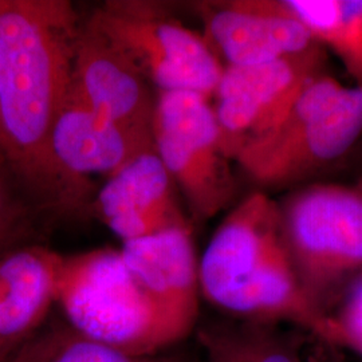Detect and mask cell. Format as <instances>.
<instances>
[{"label": "cell", "instance_id": "1", "mask_svg": "<svg viewBox=\"0 0 362 362\" xmlns=\"http://www.w3.org/2000/svg\"><path fill=\"white\" fill-rule=\"evenodd\" d=\"M82 21L69 0H0V148L52 221L83 218L93 202L57 167L50 144Z\"/></svg>", "mask_w": 362, "mask_h": 362}, {"label": "cell", "instance_id": "16", "mask_svg": "<svg viewBox=\"0 0 362 362\" xmlns=\"http://www.w3.org/2000/svg\"><path fill=\"white\" fill-rule=\"evenodd\" d=\"M50 223L0 148V257L19 247L42 243Z\"/></svg>", "mask_w": 362, "mask_h": 362}, {"label": "cell", "instance_id": "18", "mask_svg": "<svg viewBox=\"0 0 362 362\" xmlns=\"http://www.w3.org/2000/svg\"><path fill=\"white\" fill-rule=\"evenodd\" d=\"M247 362H306L303 344L311 337L282 324L236 321Z\"/></svg>", "mask_w": 362, "mask_h": 362}, {"label": "cell", "instance_id": "17", "mask_svg": "<svg viewBox=\"0 0 362 362\" xmlns=\"http://www.w3.org/2000/svg\"><path fill=\"white\" fill-rule=\"evenodd\" d=\"M33 362L189 361L179 354L130 356L79 336L65 324L39 333L37 336V351Z\"/></svg>", "mask_w": 362, "mask_h": 362}, {"label": "cell", "instance_id": "7", "mask_svg": "<svg viewBox=\"0 0 362 362\" xmlns=\"http://www.w3.org/2000/svg\"><path fill=\"white\" fill-rule=\"evenodd\" d=\"M153 141L189 214L207 221L236 194L230 157L209 98L194 91H161L156 98Z\"/></svg>", "mask_w": 362, "mask_h": 362}, {"label": "cell", "instance_id": "19", "mask_svg": "<svg viewBox=\"0 0 362 362\" xmlns=\"http://www.w3.org/2000/svg\"><path fill=\"white\" fill-rule=\"evenodd\" d=\"M336 346L351 350L362 358V276L350 286L330 315Z\"/></svg>", "mask_w": 362, "mask_h": 362}, {"label": "cell", "instance_id": "6", "mask_svg": "<svg viewBox=\"0 0 362 362\" xmlns=\"http://www.w3.org/2000/svg\"><path fill=\"white\" fill-rule=\"evenodd\" d=\"M161 91H194L207 98L224 66L211 45L151 1H106L88 16Z\"/></svg>", "mask_w": 362, "mask_h": 362}, {"label": "cell", "instance_id": "15", "mask_svg": "<svg viewBox=\"0 0 362 362\" xmlns=\"http://www.w3.org/2000/svg\"><path fill=\"white\" fill-rule=\"evenodd\" d=\"M272 6L306 27L318 45L332 49L362 86V0H287Z\"/></svg>", "mask_w": 362, "mask_h": 362}, {"label": "cell", "instance_id": "20", "mask_svg": "<svg viewBox=\"0 0 362 362\" xmlns=\"http://www.w3.org/2000/svg\"><path fill=\"white\" fill-rule=\"evenodd\" d=\"M197 339L204 349V362H247L236 321L203 326Z\"/></svg>", "mask_w": 362, "mask_h": 362}, {"label": "cell", "instance_id": "5", "mask_svg": "<svg viewBox=\"0 0 362 362\" xmlns=\"http://www.w3.org/2000/svg\"><path fill=\"white\" fill-rule=\"evenodd\" d=\"M361 134L362 86L346 88L321 73L281 124L236 163L260 184H288L334 163Z\"/></svg>", "mask_w": 362, "mask_h": 362}, {"label": "cell", "instance_id": "3", "mask_svg": "<svg viewBox=\"0 0 362 362\" xmlns=\"http://www.w3.org/2000/svg\"><path fill=\"white\" fill-rule=\"evenodd\" d=\"M79 336L130 356H156L185 337L160 310L121 248L64 255L58 302Z\"/></svg>", "mask_w": 362, "mask_h": 362}, {"label": "cell", "instance_id": "2", "mask_svg": "<svg viewBox=\"0 0 362 362\" xmlns=\"http://www.w3.org/2000/svg\"><path fill=\"white\" fill-rule=\"evenodd\" d=\"M200 293L235 321L282 324L332 342L333 326L306 297L282 235L281 207L250 194L224 219L199 262Z\"/></svg>", "mask_w": 362, "mask_h": 362}, {"label": "cell", "instance_id": "23", "mask_svg": "<svg viewBox=\"0 0 362 362\" xmlns=\"http://www.w3.org/2000/svg\"><path fill=\"white\" fill-rule=\"evenodd\" d=\"M6 362H7V361H6Z\"/></svg>", "mask_w": 362, "mask_h": 362}, {"label": "cell", "instance_id": "22", "mask_svg": "<svg viewBox=\"0 0 362 362\" xmlns=\"http://www.w3.org/2000/svg\"><path fill=\"white\" fill-rule=\"evenodd\" d=\"M39 334V333H38ZM37 334V336H38ZM37 336L34 337L28 344L19 350L13 357L7 362H33L37 351Z\"/></svg>", "mask_w": 362, "mask_h": 362}, {"label": "cell", "instance_id": "21", "mask_svg": "<svg viewBox=\"0 0 362 362\" xmlns=\"http://www.w3.org/2000/svg\"><path fill=\"white\" fill-rule=\"evenodd\" d=\"M314 341H315V345L313 348L311 362H349L345 358L342 349L337 348L334 345L318 341L315 338Z\"/></svg>", "mask_w": 362, "mask_h": 362}, {"label": "cell", "instance_id": "14", "mask_svg": "<svg viewBox=\"0 0 362 362\" xmlns=\"http://www.w3.org/2000/svg\"><path fill=\"white\" fill-rule=\"evenodd\" d=\"M211 47L227 66H252L314 52L318 43L298 21L278 11L272 1H236L208 16Z\"/></svg>", "mask_w": 362, "mask_h": 362}, {"label": "cell", "instance_id": "11", "mask_svg": "<svg viewBox=\"0 0 362 362\" xmlns=\"http://www.w3.org/2000/svg\"><path fill=\"white\" fill-rule=\"evenodd\" d=\"M64 255L43 243L0 257V362L8 361L40 333L58 302Z\"/></svg>", "mask_w": 362, "mask_h": 362}, {"label": "cell", "instance_id": "10", "mask_svg": "<svg viewBox=\"0 0 362 362\" xmlns=\"http://www.w3.org/2000/svg\"><path fill=\"white\" fill-rule=\"evenodd\" d=\"M176 194L168 169L156 149L149 151L107 177L91 202L89 216L101 220L122 243L191 228Z\"/></svg>", "mask_w": 362, "mask_h": 362}, {"label": "cell", "instance_id": "12", "mask_svg": "<svg viewBox=\"0 0 362 362\" xmlns=\"http://www.w3.org/2000/svg\"><path fill=\"white\" fill-rule=\"evenodd\" d=\"M121 252L149 297L187 339L197 325L202 294L191 228L125 242Z\"/></svg>", "mask_w": 362, "mask_h": 362}, {"label": "cell", "instance_id": "13", "mask_svg": "<svg viewBox=\"0 0 362 362\" xmlns=\"http://www.w3.org/2000/svg\"><path fill=\"white\" fill-rule=\"evenodd\" d=\"M50 144L57 167L90 196L93 175L110 177L134 157L156 149L155 145L136 139L70 91L55 118Z\"/></svg>", "mask_w": 362, "mask_h": 362}, {"label": "cell", "instance_id": "9", "mask_svg": "<svg viewBox=\"0 0 362 362\" xmlns=\"http://www.w3.org/2000/svg\"><path fill=\"white\" fill-rule=\"evenodd\" d=\"M129 58L86 18L78 33L70 93L144 143L155 145L157 93Z\"/></svg>", "mask_w": 362, "mask_h": 362}, {"label": "cell", "instance_id": "8", "mask_svg": "<svg viewBox=\"0 0 362 362\" xmlns=\"http://www.w3.org/2000/svg\"><path fill=\"white\" fill-rule=\"evenodd\" d=\"M322 52L262 65L227 66L214 97L223 151L236 158L266 139L318 74Z\"/></svg>", "mask_w": 362, "mask_h": 362}, {"label": "cell", "instance_id": "4", "mask_svg": "<svg viewBox=\"0 0 362 362\" xmlns=\"http://www.w3.org/2000/svg\"><path fill=\"white\" fill-rule=\"evenodd\" d=\"M285 246L306 297L330 320L362 276V188L315 184L281 208Z\"/></svg>", "mask_w": 362, "mask_h": 362}]
</instances>
